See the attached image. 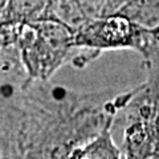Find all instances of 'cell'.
I'll return each instance as SVG.
<instances>
[{
	"instance_id": "cell-1",
	"label": "cell",
	"mask_w": 159,
	"mask_h": 159,
	"mask_svg": "<svg viewBox=\"0 0 159 159\" xmlns=\"http://www.w3.org/2000/svg\"><path fill=\"white\" fill-rule=\"evenodd\" d=\"M0 88V159H73L113 130L130 96V90L80 93L51 81Z\"/></svg>"
},
{
	"instance_id": "cell-2",
	"label": "cell",
	"mask_w": 159,
	"mask_h": 159,
	"mask_svg": "<svg viewBox=\"0 0 159 159\" xmlns=\"http://www.w3.org/2000/svg\"><path fill=\"white\" fill-rule=\"evenodd\" d=\"M2 45H16L32 81H49L60 68H84L101 54L74 45V31L58 19L2 24Z\"/></svg>"
},
{
	"instance_id": "cell-3",
	"label": "cell",
	"mask_w": 159,
	"mask_h": 159,
	"mask_svg": "<svg viewBox=\"0 0 159 159\" xmlns=\"http://www.w3.org/2000/svg\"><path fill=\"white\" fill-rule=\"evenodd\" d=\"M146 72L117 117L116 123H122V159H159V69Z\"/></svg>"
},
{
	"instance_id": "cell-4",
	"label": "cell",
	"mask_w": 159,
	"mask_h": 159,
	"mask_svg": "<svg viewBox=\"0 0 159 159\" xmlns=\"http://www.w3.org/2000/svg\"><path fill=\"white\" fill-rule=\"evenodd\" d=\"M159 41V25L145 27L122 13L88 21L74 32V45L101 54L106 51L130 49L145 58Z\"/></svg>"
},
{
	"instance_id": "cell-5",
	"label": "cell",
	"mask_w": 159,
	"mask_h": 159,
	"mask_svg": "<svg viewBox=\"0 0 159 159\" xmlns=\"http://www.w3.org/2000/svg\"><path fill=\"white\" fill-rule=\"evenodd\" d=\"M54 0H7L2 7V24L31 23L48 16Z\"/></svg>"
},
{
	"instance_id": "cell-6",
	"label": "cell",
	"mask_w": 159,
	"mask_h": 159,
	"mask_svg": "<svg viewBox=\"0 0 159 159\" xmlns=\"http://www.w3.org/2000/svg\"><path fill=\"white\" fill-rule=\"evenodd\" d=\"M145 27L159 25V0H131L121 12Z\"/></svg>"
},
{
	"instance_id": "cell-7",
	"label": "cell",
	"mask_w": 159,
	"mask_h": 159,
	"mask_svg": "<svg viewBox=\"0 0 159 159\" xmlns=\"http://www.w3.org/2000/svg\"><path fill=\"white\" fill-rule=\"evenodd\" d=\"M131 0H105V8H103V16L114 15L121 12Z\"/></svg>"
}]
</instances>
